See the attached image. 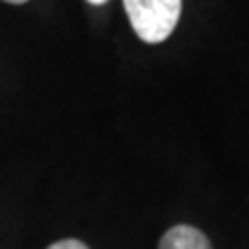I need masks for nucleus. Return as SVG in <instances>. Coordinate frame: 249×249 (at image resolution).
Masks as SVG:
<instances>
[{"label":"nucleus","instance_id":"obj_1","mask_svg":"<svg viewBox=\"0 0 249 249\" xmlns=\"http://www.w3.org/2000/svg\"><path fill=\"white\" fill-rule=\"evenodd\" d=\"M134 33L148 44H160L176 30L182 0H123Z\"/></svg>","mask_w":249,"mask_h":249},{"label":"nucleus","instance_id":"obj_2","mask_svg":"<svg viewBox=\"0 0 249 249\" xmlns=\"http://www.w3.org/2000/svg\"><path fill=\"white\" fill-rule=\"evenodd\" d=\"M160 249H213V245L208 240V235L198 231L196 226L178 224L161 235Z\"/></svg>","mask_w":249,"mask_h":249},{"label":"nucleus","instance_id":"obj_3","mask_svg":"<svg viewBox=\"0 0 249 249\" xmlns=\"http://www.w3.org/2000/svg\"><path fill=\"white\" fill-rule=\"evenodd\" d=\"M46 249H90L86 242L76 240V238H65V240H58L53 245H49Z\"/></svg>","mask_w":249,"mask_h":249},{"label":"nucleus","instance_id":"obj_4","mask_svg":"<svg viewBox=\"0 0 249 249\" xmlns=\"http://www.w3.org/2000/svg\"><path fill=\"white\" fill-rule=\"evenodd\" d=\"M2 2H9V5H26L28 0H2Z\"/></svg>","mask_w":249,"mask_h":249},{"label":"nucleus","instance_id":"obj_5","mask_svg":"<svg viewBox=\"0 0 249 249\" xmlns=\"http://www.w3.org/2000/svg\"><path fill=\"white\" fill-rule=\"evenodd\" d=\"M90 5H104V2H108V0H88Z\"/></svg>","mask_w":249,"mask_h":249}]
</instances>
